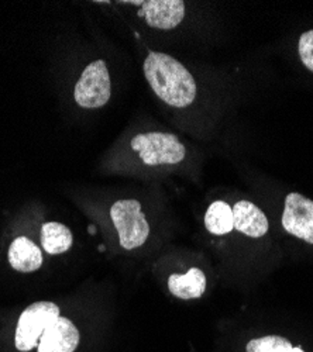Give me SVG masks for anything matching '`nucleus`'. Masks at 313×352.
Returning <instances> with one entry per match:
<instances>
[{"label": "nucleus", "mask_w": 313, "mask_h": 352, "mask_svg": "<svg viewBox=\"0 0 313 352\" xmlns=\"http://www.w3.org/2000/svg\"><path fill=\"white\" fill-rule=\"evenodd\" d=\"M143 71L153 92L168 106L186 107L196 98V82L192 74L175 58L151 51Z\"/></svg>", "instance_id": "nucleus-1"}, {"label": "nucleus", "mask_w": 313, "mask_h": 352, "mask_svg": "<svg viewBox=\"0 0 313 352\" xmlns=\"http://www.w3.org/2000/svg\"><path fill=\"white\" fill-rule=\"evenodd\" d=\"M131 148L149 166L180 164L186 157L185 145L171 133L150 131L137 134L131 140Z\"/></svg>", "instance_id": "nucleus-2"}, {"label": "nucleus", "mask_w": 313, "mask_h": 352, "mask_svg": "<svg viewBox=\"0 0 313 352\" xmlns=\"http://www.w3.org/2000/svg\"><path fill=\"white\" fill-rule=\"evenodd\" d=\"M110 217L119 232V241L125 250H136L143 245L150 234V226L136 199H122L113 204Z\"/></svg>", "instance_id": "nucleus-3"}, {"label": "nucleus", "mask_w": 313, "mask_h": 352, "mask_svg": "<svg viewBox=\"0 0 313 352\" xmlns=\"http://www.w3.org/2000/svg\"><path fill=\"white\" fill-rule=\"evenodd\" d=\"M60 307L52 302H37L28 306L20 316L16 329V346L19 351H32L40 344L41 336L58 320Z\"/></svg>", "instance_id": "nucleus-4"}, {"label": "nucleus", "mask_w": 313, "mask_h": 352, "mask_svg": "<svg viewBox=\"0 0 313 352\" xmlns=\"http://www.w3.org/2000/svg\"><path fill=\"white\" fill-rule=\"evenodd\" d=\"M111 95L109 69L105 61L98 60L89 64L75 85V102L83 109H100Z\"/></svg>", "instance_id": "nucleus-5"}, {"label": "nucleus", "mask_w": 313, "mask_h": 352, "mask_svg": "<svg viewBox=\"0 0 313 352\" xmlns=\"http://www.w3.org/2000/svg\"><path fill=\"white\" fill-rule=\"evenodd\" d=\"M281 221L287 232L313 244V200L301 193H290L285 197Z\"/></svg>", "instance_id": "nucleus-6"}, {"label": "nucleus", "mask_w": 313, "mask_h": 352, "mask_svg": "<svg viewBox=\"0 0 313 352\" xmlns=\"http://www.w3.org/2000/svg\"><path fill=\"white\" fill-rule=\"evenodd\" d=\"M138 5V14L146 23L158 30H173L185 17V3L182 0H147V2H127Z\"/></svg>", "instance_id": "nucleus-7"}, {"label": "nucleus", "mask_w": 313, "mask_h": 352, "mask_svg": "<svg viewBox=\"0 0 313 352\" xmlns=\"http://www.w3.org/2000/svg\"><path fill=\"white\" fill-rule=\"evenodd\" d=\"M79 342V331L67 317H60L40 338L39 352H74Z\"/></svg>", "instance_id": "nucleus-8"}, {"label": "nucleus", "mask_w": 313, "mask_h": 352, "mask_svg": "<svg viewBox=\"0 0 313 352\" xmlns=\"http://www.w3.org/2000/svg\"><path fill=\"white\" fill-rule=\"evenodd\" d=\"M235 228L251 239L264 237L270 224L260 208L248 200H240L233 206Z\"/></svg>", "instance_id": "nucleus-9"}, {"label": "nucleus", "mask_w": 313, "mask_h": 352, "mask_svg": "<svg viewBox=\"0 0 313 352\" xmlns=\"http://www.w3.org/2000/svg\"><path fill=\"white\" fill-rule=\"evenodd\" d=\"M9 262L19 272H34L43 265L41 250L27 237L16 239L9 248Z\"/></svg>", "instance_id": "nucleus-10"}, {"label": "nucleus", "mask_w": 313, "mask_h": 352, "mask_svg": "<svg viewBox=\"0 0 313 352\" xmlns=\"http://www.w3.org/2000/svg\"><path fill=\"white\" fill-rule=\"evenodd\" d=\"M168 289L175 298L184 300L199 299L206 290V276L202 270L191 268L185 275H171Z\"/></svg>", "instance_id": "nucleus-11"}, {"label": "nucleus", "mask_w": 313, "mask_h": 352, "mask_svg": "<svg viewBox=\"0 0 313 352\" xmlns=\"http://www.w3.org/2000/svg\"><path fill=\"white\" fill-rule=\"evenodd\" d=\"M74 239L71 230L61 224L50 221L45 223L41 228V244L44 251L51 255H58L67 252L72 247Z\"/></svg>", "instance_id": "nucleus-12"}, {"label": "nucleus", "mask_w": 313, "mask_h": 352, "mask_svg": "<svg viewBox=\"0 0 313 352\" xmlns=\"http://www.w3.org/2000/svg\"><path fill=\"white\" fill-rule=\"evenodd\" d=\"M206 230L215 236H224L235 230L233 208L223 200L213 201L205 214Z\"/></svg>", "instance_id": "nucleus-13"}, {"label": "nucleus", "mask_w": 313, "mask_h": 352, "mask_svg": "<svg viewBox=\"0 0 313 352\" xmlns=\"http://www.w3.org/2000/svg\"><path fill=\"white\" fill-rule=\"evenodd\" d=\"M292 344L279 336L254 338L246 345V352H291Z\"/></svg>", "instance_id": "nucleus-14"}, {"label": "nucleus", "mask_w": 313, "mask_h": 352, "mask_svg": "<svg viewBox=\"0 0 313 352\" xmlns=\"http://www.w3.org/2000/svg\"><path fill=\"white\" fill-rule=\"evenodd\" d=\"M298 52L303 65L313 72V30H309L301 36Z\"/></svg>", "instance_id": "nucleus-15"}, {"label": "nucleus", "mask_w": 313, "mask_h": 352, "mask_svg": "<svg viewBox=\"0 0 313 352\" xmlns=\"http://www.w3.org/2000/svg\"><path fill=\"white\" fill-rule=\"evenodd\" d=\"M291 352H305L302 348H299V346H296V348H292V351Z\"/></svg>", "instance_id": "nucleus-16"}]
</instances>
